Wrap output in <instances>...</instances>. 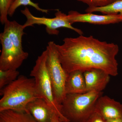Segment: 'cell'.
<instances>
[{"label": "cell", "instance_id": "cell-1", "mask_svg": "<svg viewBox=\"0 0 122 122\" xmlns=\"http://www.w3.org/2000/svg\"><path fill=\"white\" fill-rule=\"evenodd\" d=\"M61 45L56 44L59 61L68 74L93 69L103 70L111 76L118 74L116 57L119 51L117 45L101 41L93 36L83 35L66 37Z\"/></svg>", "mask_w": 122, "mask_h": 122}, {"label": "cell", "instance_id": "cell-2", "mask_svg": "<svg viewBox=\"0 0 122 122\" xmlns=\"http://www.w3.org/2000/svg\"><path fill=\"white\" fill-rule=\"evenodd\" d=\"M0 112L11 110L26 112V107L30 102L41 98L35 85L34 78L21 75L15 81L0 90Z\"/></svg>", "mask_w": 122, "mask_h": 122}, {"label": "cell", "instance_id": "cell-3", "mask_svg": "<svg viewBox=\"0 0 122 122\" xmlns=\"http://www.w3.org/2000/svg\"><path fill=\"white\" fill-rule=\"evenodd\" d=\"M102 92L92 91L66 94L62 103V113L69 122H85L95 111L97 100Z\"/></svg>", "mask_w": 122, "mask_h": 122}, {"label": "cell", "instance_id": "cell-4", "mask_svg": "<svg viewBox=\"0 0 122 122\" xmlns=\"http://www.w3.org/2000/svg\"><path fill=\"white\" fill-rule=\"evenodd\" d=\"M47 51H44L38 57L30 75L34 78L35 85L41 98L53 109L62 122H69L62 113L61 105L57 102L54 95L52 83L46 66Z\"/></svg>", "mask_w": 122, "mask_h": 122}, {"label": "cell", "instance_id": "cell-5", "mask_svg": "<svg viewBox=\"0 0 122 122\" xmlns=\"http://www.w3.org/2000/svg\"><path fill=\"white\" fill-rule=\"evenodd\" d=\"M56 45L53 41L48 43L46 49L47 51L46 65L55 98L61 105L66 95L65 85L68 74L59 61Z\"/></svg>", "mask_w": 122, "mask_h": 122}, {"label": "cell", "instance_id": "cell-6", "mask_svg": "<svg viewBox=\"0 0 122 122\" xmlns=\"http://www.w3.org/2000/svg\"><path fill=\"white\" fill-rule=\"evenodd\" d=\"M21 12L26 18V22L23 25L25 29L29 26H33L35 25H44L46 26V32L49 35H58L59 33L58 29L61 28L70 29L79 35L83 34V32L81 29L72 26L68 20L67 15L60 10H57L55 13V17L52 18L35 16L31 13L27 7L21 10Z\"/></svg>", "mask_w": 122, "mask_h": 122}, {"label": "cell", "instance_id": "cell-7", "mask_svg": "<svg viewBox=\"0 0 122 122\" xmlns=\"http://www.w3.org/2000/svg\"><path fill=\"white\" fill-rule=\"evenodd\" d=\"M0 41L2 46L0 70H17L28 58V53L16 48L4 32L0 34Z\"/></svg>", "mask_w": 122, "mask_h": 122}, {"label": "cell", "instance_id": "cell-8", "mask_svg": "<svg viewBox=\"0 0 122 122\" xmlns=\"http://www.w3.org/2000/svg\"><path fill=\"white\" fill-rule=\"evenodd\" d=\"M71 25L76 22H86L95 25H108L122 22L120 14L99 15L93 13L81 14L76 11H70L67 14Z\"/></svg>", "mask_w": 122, "mask_h": 122}, {"label": "cell", "instance_id": "cell-9", "mask_svg": "<svg viewBox=\"0 0 122 122\" xmlns=\"http://www.w3.org/2000/svg\"><path fill=\"white\" fill-rule=\"evenodd\" d=\"M95 111L106 120L122 118V104L107 96H101L97 100Z\"/></svg>", "mask_w": 122, "mask_h": 122}, {"label": "cell", "instance_id": "cell-10", "mask_svg": "<svg viewBox=\"0 0 122 122\" xmlns=\"http://www.w3.org/2000/svg\"><path fill=\"white\" fill-rule=\"evenodd\" d=\"M26 110V112L29 113L37 122H52L54 115H57L48 103L42 98H37L30 102L27 105Z\"/></svg>", "mask_w": 122, "mask_h": 122}, {"label": "cell", "instance_id": "cell-11", "mask_svg": "<svg viewBox=\"0 0 122 122\" xmlns=\"http://www.w3.org/2000/svg\"><path fill=\"white\" fill-rule=\"evenodd\" d=\"M86 92H102L109 82L110 75L103 70L92 69L83 72Z\"/></svg>", "mask_w": 122, "mask_h": 122}, {"label": "cell", "instance_id": "cell-12", "mask_svg": "<svg viewBox=\"0 0 122 122\" xmlns=\"http://www.w3.org/2000/svg\"><path fill=\"white\" fill-rule=\"evenodd\" d=\"M66 94H82L86 92L83 72L72 71L68 74L65 85Z\"/></svg>", "mask_w": 122, "mask_h": 122}, {"label": "cell", "instance_id": "cell-13", "mask_svg": "<svg viewBox=\"0 0 122 122\" xmlns=\"http://www.w3.org/2000/svg\"><path fill=\"white\" fill-rule=\"evenodd\" d=\"M23 25L16 21H10L9 20L4 25L3 32L7 34L9 38L16 48L21 50H24L22 48V36L24 34Z\"/></svg>", "mask_w": 122, "mask_h": 122}, {"label": "cell", "instance_id": "cell-14", "mask_svg": "<svg viewBox=\"0 0 122 122\" xmlns=\"http://www.w3.org/2000/svg\"><path fill=\"white\" fill-rule=\"evenodd\" d=\"M0 122H37L29 113L11 110L0 112Z\"/></svg>", "mask_w": 122, "mask_h": 122}, {"label": "cell", "instance_id": "cell-15", "mask_svg": "<svg viewBox=\"0 0 122 122\" xmlns=\"http://www.w3.org/2000/svg\"><path fill=\"white\" fill-rule=\"evenodd\" d=\"M85 12L87 13L99 12L103 15L120 14L122 17V0H118L104 7H88Z\"/></svg>", "mask_w": 122, "mask_h": 122}, {"label": "cell", "instance_id": "cell-16", "mask_svg": "<svg viewBox=\"0 0 122 122\" xmlns=\"http://www.w3.org/2000/svg\"><path fill=\"white\" fill-rule=\"evenodd\" d=\"M19 72L17 70H0V89H1L17 78Z\"/></svg>", "mask_w": 122, "mask_h": 122}, {"label": "cell", "instance_id": "cell-17", "mask_svg": "<svg viewBox=\"0 0 122 122\" xmlns=\"http://www.w3.org/2000/svg\"><path fill=\"white\" fill-rule=\"evenodd\" d=\"M21 5H29L35 8L38 11L42 12L48 14L49 11L48 10L42 9L39 7L37 3H34L31 0H16L15 2L12 5L10 9L8 12V15L12 17L15 13L16 10L18 7Z\"/></svg>", "mask_w": 122, "mask_h": 122}, {"label": "cell", "instance_id": "cell-18", "mask_svg": "<svg viewBox=\"0 0 122 122\" xmlns=\"http://www.w3.org/2000/svg\"><path fill=\"white\" fill-rule=\"evenodd\" d=\"M16 0H0V21L4 25L9 21L8 12Z\"/></svg>", "mask_w": 122, "mask_h": 122}, {"label": "cell", "instance_id": "cell-19", "mask_svg": "<svg viewBox=\"0 0 122 122\" xmlns=\"http://www.w3.org/2000/svg\"><path fill=\"white\" fill-rule=\"evenodd\" d=\"M86 4L89 7H100L107 6L118 0H77Z\"/></svg>", "mask_w": 122, "mask_h": 122}, {"label": "cell", "instance_id": "cell-20", "mask_svg": "<svg viewBox=\"0 0 122 122\" xmlns=\"http://www.w3.org/2000/svg\"><path fill=\"white\" fill-rule=\"evenodd\" d=\"M85 122H107V120L100 114L94 111Z\"/></svg>", "mask_w": 122, "mask_h": 122}, {"label": "cell", "instance_id": "cell-21", "mask_svg": "<svg viewBox=\"0 0 122 122\" xmlns=\"http://www.w3.org/2000/svg\"><path fill=\"white\" fill-rule=\"evenodd\" d=\"M52 122H62L59 116L55 114L53 118Z\"/></svg>", "mask_w": 122, "mask_h": 122}, {"label": "cell", "instance_id": "cell-22", "mask_svg": "<svg viewBox=\"0 0 122 122\" xmlns=\"http://www.w3.org/2000/svg\"><path fill=\"white\" fill-rule=\"evenodd\" d=\"M107 122H122V118H118L114 119L107 120Z\"/></svg>", "mask_w": 122, "mask_h": 122}]
</instances>
